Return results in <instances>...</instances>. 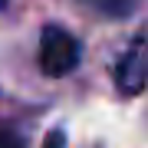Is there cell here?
Here are the masks:
<instances>
[{"instance_id": "cell-4", "label": "cell", "mask_w": 148, "mask_h": 148, "mask_svg": "<svg viewBox=\"0 0 148 148\" xmlns=\"http://www.w3.org/2000/svg\"><path fill=\"white\" fill-rule=\"evenodd\" d=\"M3 3H7V0H0V7H3Z\"/></svg>"}, {"instance_id": "cell-3", "label": "cell", "mask_w": 148, "mask_h": 148, "mask_svg": "<svg viewBox=\"0 0 148 148\" xmlns=\"http://www.w3.org/2000/svg\"><path fill=\"white\" fill-rule=\"evenodd\" d=\"M0 148H27V142H23L16 132L7 128V132H0Z\"/></svg>"}, {"instance_id": "cell-1", "label": "cell", "mask_w": 148, "mask_h": 148, "mask_svg": "<svg viewBox=\"0 0 148 148\" xmlns=\"http://www.w3.org/2000/svg\"><path fill=\"white\" fill-rule=\"evenodd\" d=\"M82 46L63 27H43L40 33V69L46 76H66L79 66Z\"/></svg>"}, {"instance_id": "cell-2", "label": "cell", "mask_w": 148, "mask_h": 148, "mask_svg": "<svg viewBox=\"0 0 148 148\" xmlns=\"http://www.w3.org/2000/svg\"><path fill=\"white\" fill-rule=\"evenodd\" d=\"M115 86L125 95H138L148 86V36H138L122 53L119 66H115Z\"/></svg>"}]
</instances>
